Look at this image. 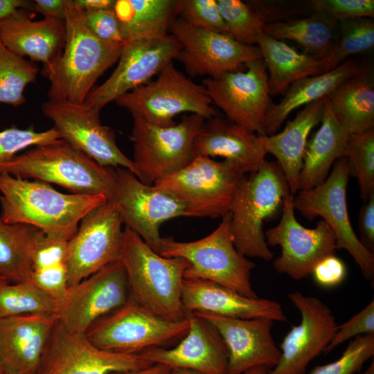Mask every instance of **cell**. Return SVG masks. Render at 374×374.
Returning a JSON list of instances; mask_svg holds the SVG:
<instances>
[{"instance_id":"cell-50","label":"cell","mask_w":374,"mask_h":374,"mask_svg":"<svg viewBox=\"0 0 374 374\" xmlns=\"http://www.w3.org/2000/svg\"><path fill=\"white\" fill-rule=\"evenodd\" d=\"M359 240L371 253L374 251V194L364 202L358 217Z\"/></svg>"},{"instance_id":"cell-58","label":"cell","mask_w":374,"mask_h":374,"mask_svg":"<svg viewBox=\"0 0 374 374\" xmlns=\"http://www.w3.org/2000/svg\"><path fill=\"white\" fill-rule=\"evenodd\" d=\"M5 282H9V281H8L7 280L0 277V283H5Z\"/></svg>"},{"instance_id":"cell-17","label":"cell","mask_w":374,"mask_h":374,"mask_svg":"<svg viewBox=\"0 0 374 374\" xmlns=\"http://www.w3.org/2000/svg\"><path fill=\"white\" fill-rule=\"evenodd\" d=\"M123 224L118 210L109 201L93 208L82 218L76 233L69 241V287L120 260Z\"/></svg>"},{"instance_id":"cell-21","label":"cell","mask_w":374,"mask_h":374,"mask_svg":"<svg viewBox=\"0 0 374 374\" xmlns=\"http://www.w3.org/2000/svg\"><path fill=\"white\" fill-rule=\"evenodd\" d=\"M288 298L300 312L301 320L284 337L280 360L268 374H305L308 364L324 351L337 330L331 309L319 298L299 291L289 294Z\"/></svg>"},{"instance_id":"cell-22","label":"cell","mask_w":374,"mask_h":374,"mask_svg":"<svg viewBox=\"0 0 374 374\" xmlns=\"http://www.w3.org/2000/svg\"><path fill=\"white\" fill-rule=\"evenodd\" d=\"M209 321L220 332L229 353L228 374H242L260 366L273 368L281 351L274 340L270 319H238L193 312Z\"/></svg>"},{"instance_id":"cell-54","label":"cell","mask_w":374,"mask_h":374,"mask_svg":"<svg viewBox=\"0 0 374 374\" xmlns=\"http://www.w3.org/2000/svg\"><path fill=\"white\" fill-rule=\"evenodd\" d=\"M171 368V367L164 364H153L148 367L137 371L116 372L110 374H169Z\"/></svg>"},{"instance_id":"cell-52","label":"cell","mask_w":374,"mask_h":374,"mask_svg":"<svg viewBox=\"0 0 374 374\" xmlns=\"http://www.w3.org/2000/svg\"><path fill=\"white\" fill-rule=\"evenodd\" d=\"M33 10V1L26 0H0V21L13 17L21 10Z\"/></svg>"},{"instance_id":"cell-7","label":"cell","mask_w":374,"mask_h":374,"mask_svg":"<svg viewBox=\"0 0 374 374\" xmlns=\"http://www.w3.org/2000/svg\"><path fill=\"white\" fill-rule=\"evenodd\" d=\"M154 81L148 82L118 97L116 104L133 116L159 126L175 124L181 113L205 119L217 116L205 87L193 82L174 65L168 63Z\"/></svg>"},{"instance_id":"cell-29","label":"cell","mask_w":374,"mask_h":374,"mask_svg":"<svg viewBox=\"0 0 374 374\" xmlns=\"http://www.w3.org/2000/svg\"><path fill=\"white\" fill-rule=\"evenodd\" d=\"M366 73L356 60H347L326 73L295 81L280 102L269 107L264 121V136L276 134L294 109L326 97L343 82Z\"/></svg>"},{"instance_id":"cell-55","label":"cell","mask_w":374,"mask_h":374,"mask_svg":"<svg viewBox=\"0 0 374 374\" xmlns=\"http://www.w3.org/2000/svg\"><path fill=\"white\" fill-rule=\"evenodd\" d=\"M269 370L270 368L266 366H260L251 368L242 374H268Z\"/></svg>"},{"instance_id":"cell-40","label":"cell","mask_w":374,"mask_h":374,"mask_svg":"<svg viewBox=\"0 0 374 374\" xmlns=\"http://www.w3.org/2000/svg\"><path fill=\"white\" fill-rule=\"evenodd\" d=\"M345 157L350 175L358 182L366 202L374 194V129L348 136Z\"/></svg>"},{"instance_id":"cell-12","label":"cell","mask_w":374,"mask_h":374,"mask_svg":"<svg viewBox=\"0 0 374 374\" xmlns=\"http://www.w3.org/2000/svg\"><path fill=\"white\" fill-rule=\"evenodd\" d=\"M107 201L115 206L125 227L157 253L161 224L175 217H189L186 206L173 196L120 167L114 168V185Z\"/></svg>"},{"instance_id":"cell-20","label":"cell","mask_w":374,"mask_h":374,"mask_svg":"<svg viewBox=\"0 0 374 374\" xmlns=\"http://www.w3.org/2000/svg\"><path fill=\"white\" fill-rule=\"evenodd\" d=\"M129 298L127 276L119 260L69 287L57 320L68 330L85 333L93 322L123 305Z\"/></svg>"},{"instance_id":"cell-15","label":"cell","mask_w":374,"mask_h":374,"mask_svg":"<svg viewBox=\"0 0 374 374\" xmlns=\"http://www.w3.org/2000/svg\"><path fill=\"white\" fill-rule=\"evenodd\" d=\"M293 195L285 198L279 223L265 232L267 245H278L280 256L274 262L276 272L300 280L311 274L314 267L323 258L334 255L336 238L330 226L323 220L316 227L305 228L294 215Z\"/></svg>"},{"instance_id":"cell-9","label":"cell","mask_w":374,"mask_h":374,"mask_svg":"<svg viewBox=\"0 0 374 374\" xmlns=\"http://www.w3.org/2000/svg\"><path fill=\"white\" fill-rule=\"evenodd\" d=\"M188 329V315L181 321L166 320L129 299L93 322L85 335L93 345L103 350L139 353L180 341Z\"/></svg>"},{"instance_id":"cell-19","label":"cell","mask_w":374,"mask_h":374,"mask_svg":"<svg viewBox=\"0 0 374 374\" xmlns=\"http://www.w3.org/2000/svg\"><path fill=\"white\" fill-rule=\"evenodd\" d=\"M169 30L181 45L175 60L193 77H217L262 58L258 46L241 44L226 34L193 27L180 17L175 19Z\"/></svg>"},{"instance_id":"cell-36","label":"cell","mask_w":374,"mask_h":374,"mask_svg":"<svg viewBox=\"0 0 374 374\" xmlns=\"http://www.w3.org/2000/svg\"><path fill=\"white\" fill-rule=\"evenodd\" d=\"M217 2L226 35L243 44L254 46L265 26L271 20L279 19L276 8L262 1L217 0Z\"/></svg>"},{"instance_id":"cell-28","label":"cell","mask_w":374,"mask_h":374,"mask_svg":"<svg viewBox=\"0 0 374 374\" xmlns=\"http://www.w3.org/2000/svg\"><path fill=\"white\" fill-rule=\"evenodd\" d=\"M326 99L327 96L306 105L282 132L263 136L266 153L276 159L293 195L299 192L308 136L321 121Z\"/></svg>"},{"instance_id":"cell-38","label":"cell","mask_w":374,"mask_h":374,"mask_svg":"<svg viewBox=\"0 0 374 374\" xmlns=\"http://www.w3.org/2000/svg\"><path fill=\"white\" fill-rule=\"evenodd\" d=\"M37 73V66L10 51L0 39V103L14 107L24 104V90Z\"/></svg>"},{"instance_id":"cell-30","label":"cell","mask_w":374,"mask_h":374,"mask_svg":"<svg viewBox=\"0 0 374 374\" xmlns=\"http://www.w3.org/2000/svg\"><path fill=\"white\" fill-rule=\"evenodd\" d=\"M348 134L337 121L326 100L321 125L308 141L299 176V190L322 184L335 162L345 157Z\"/></svg>"},{"instance_id":"cell-45","label":"cell","mask_w":374,"mask_h":374,"mask_svg":"<svg viewBox=\"0 0 374 374\" xmlns=\"http://www.w3.org/2000/svg\"><path fill=\"white\" fill-rule=\"evenodd\" d=\"M30 281L60 305L66 299L68 286V269L66 263L33 271Z\"/></svg>"},{"instance_id":"cell-8","label":"cell","mask_w":374,"mask_h":374,"mask_svg":"<svg viewBox=\"0 0 374 374\" xmlns=\"http://www.w3.org/2000/svg\"><path fill=\"white\" fill-rule=\"evenodd\" d=\"M245 175L230 161L196 156L186 166L153 185L181 202L189 217L217 218L229 213L237 186Z\"/></svg>"},{"instance_id":"cell-41","label":"cell","mask_w":374,"mask_h":374,"mask_svg":"<svg viewBox=\"0 0 374 374\" xmlns=\"http://www.w3.org/2000/svg\"><path fill=\"white\" fill-rule=\"evenodd\" d=\"M374 355V333L354 338L341 357L329 364L314 367L308 374H355Z\"/></svg>"},{"instance_id":"cell-10","label":"cell","mask_w":374,"mask_h":374,"mask_svg":"<svg viewBox=\"0 0 374 374\" xmlns=\"http://www.w3.org/2000/svg\"><path fill=\"white\" fill-rule=\"evenodd\" d=\"M134 161L142 182L153 185L186 166L195 157L193 143L205 118L184 115L179 123L159 126L133 116Z\"/></svg>"},{"instance_id":"cell-18","label":"cell","mask_w":374,"mask_h":374,"mask_svg":"<svg viewBox=\"0 0 374 374\" xmlns=\"http://www.w3.org/2000/svg\"><path fill=\"white\" fill-rule=\"evenodd\" d=\"M180 49L179 42L171 34L125 42L116 68L105 82L91 91L83 105L100 112L120 96L148 82L176 58Z\"/></svg>"},{"instance_id":"cell-59","label":"cell","mask_w":374,"mask_h":374,"mask_svg":"<svg viewBox=\"0 0 374 374\" xmlns=\"http://www.w3.org/2000/svg\"><path fill=\"white\" fill-rule=\"evenodd\" d=\"M0 374H3L1 364H0Z\"/></svg>"},{"instance_id":"cell-48","label":"cell","mask_w":374,"mask_h":374,"mask_svg":"<svg viewBox=\"0 0 374 374\" xmlns=\"http://www.w3.org/2000/svg\"><path fill=\"white\" fill-rule=\"evenodd\" d=\"M81 12L85 26L98 38L107 42H124L113 9Z\"/></svg>"},{"instance_id":"cell-2","label":"cell","mask_w":374,"mask_h":374,"mask_svg":"<svg viewBox=\"0 0 374 374\" xmlns=\"http://www.w3.org/2000/svg\"><path fill=\"white\" fill-rule=\"evenodd\" d=\"M120 260L127 276L129 299L166 320L187 318L181 303L186 260L161 256L125 227Z\"/></svg>"},{"instance_id":"cell-1","label":"cell","mask_w":374,"mask_h":374,"mask_svg":"<svg viewBox=\"0 0 374 374\" xmlns=\"http://www.w3.org/2000/svg\"><path fill=\"white\" fill-rule=\"evenodd\" d=\"M107 201L104 195L63 193L45 182L0 174V220L61 240L69 241L82 218Z\"/></svg>"},{"instance_id":"cell-3","label":"cell","mask_w":374,"mask_h":374,"mask_svg":"<svg viewBox=\"0 0 374 374\" xmlns=\"http://www.w3.org/2000/svg\"><path fill=\"white\" fill-rule=\"evenodd\" d=\"M64 24V49L48 78V100L82 104L99 77L118 60L124 42H107L95 36L73 0H66Z\"/></svg>"},{"instance_id":"cell-5","label":"cell","mask_w":374,"mask_h":374,"mask_svg":"<svg viewBox=\"0 0 374 374\" xmlns=\"http://www.w3.org/2000/svg\"><path fill=\"white\" fill-rule=\"evenodd\" d=\"M291 194L277 162L265 160L257 170L241 179L229 211L234 244L238 251L246 257L266 261L273 259L263 224L277 213Z\"/></svg>"},{"instance_id":"cell-27","label":"cell","mask_w":374,"mask_h":374,"mask_svg":"<svg viewBox=\"0 0 374 374\" xmlns=\"http://www.w3.org/2000/svg\"><path fill=\"white\" fill-rule=\"evenodd\" d=\"M263 136L217 115L205 120L195 139L193 154L223 157L249 174L266 160Z\"/></svg>"},{"instance_id":"cell-47","label":"cell","mask_w":374,"mask_h":374,"mask_svg":"<svg viewBox=\"0 0 374 374\" xmlns=\"http://www.w3.org/2000/svg\"><path fill=\"white\" fill-rule=\"evenodd\" d=\"M69 241L48 236L41 231L32 254L33 270L66 263Z\"/></svg>"},{"instance_id":"cell-4","label":"cell","mask_w":374,"mask_h":374,"mask_svg":"<svg viewBox=\"0 0 374 374\" xmlns=\"http://www.w3.org/2000/svg\"><path fill=\"white\" fill-rule=\"evenodd\" d=\"M0 174L54 184L73 194L104 195L107 199L114 185V168L100 166L62 139L30 148L0 163Z\"/></svg>"},{"instance_id":"cell-6","label":"cell","mask_w":374,"mask_h":374,"mask_svg":"<svg viewBox=\"0 0 374 374\" xmlns=\"http://www.w3.org/2000/svg\"><path fill=\"white\" fill-rule=\"evenodd\" d=\"M166 258H180L188 262L184 278L212 281L249 298H257L251 272L256 265L235 248L231 215L222 217L219 226L207 236L191 242L161 238L157 252Z\"/></svg>"},{"instance_id":"cell-34","label":"cell","mask_w":374,"mask_h":374,"mask_svg":"<svg viewBox=\"0 0 374 374\" xmlns=\"http://www.w3.org/2000/svg\"><path fill=\"white\" fill-rule=\"evenodd\" d=\"M338 22L315 15L301 19L267 24L263 32L276 39H289L300 45L315 58L328 60L337 35Z\"/></svg>"},{"instance_id":"cell-13","label":"cell","mask_w":374,"mask_h":374,"mask_svg":"<svg viewBox=\"0 0 374 374\" xmlns=\"http://www.w3.org/2000/svg\"><path fill=\"white\" fill-rule=\"evenodd\" d=\"M244 70H235L203 80L202 85L213 106L226 118L264 136V121L271 105L268 74L262 58L248 62Z\"/></svg>"},{"instance_id":"cell-42","label":"cell","mask_w":374,"mask_h":374,"mask_svg":"<svg viewBox=\"0 0 374 374\" xmlns=\"http://www.w3.org/2000/svg\"><path fill=\"white\" fill-rule=\"evenodd\" d=\"M60 140V136L53 127L43 132L14 126L3 130L0 131V163L8 161L26 148L48 145Z\"/></svg>"},{"instance_id":"cell-43","label":"cell","mask_w":374,"mask_h":374,"mask_svg":"<svg viewBox=\"0 0 374 374\" xmlns=\"http://www.w3.org/2000/svg\"><path fill=\"white\" fill-rule=\"evenodd\" d=\"M178 17L193 27L226 35L217 0H179Z\"/></svg>"},{"instance_id":"cell-31","label":"cell","mask_w":374,"mask_h":374,"mask_svg":"<svg viewBox=\"0 0 374 374\" xmlns=\"http://www.w3.org/2000/svg\"><path fill=\"white\" fill-rule=\"evenodd\" d=\"M268 74L271 96L286 91L295 81L328 71L326 60L301 53L264 32L256 39Z\"/></svg>"},{"instance_id":"cell-35","label":"cell","mask_w":374,"mask_h":374,"mask_svg":"<svg viewBox=\"0 0 374 374\" xmlns=\"http://www.w3.org/2000/svg\"><path fill=\"white\" fill-rule=\"evenodd\" d=\"M41 231L30 225L0 220V277L13 283L30 280L32 254Z\"/></svg>"},{"instance_id":"cell-25","label":"cell","mask_w":374,"mask_h":374,"mask_svg":"<svg viewBox=\"0 0 374 374\" xmlns=\"http://www.w3.org/2000/svg\"><path fill=\"white\" fill-rule=\"evenodd\" d=\"M181 303L187 314L203 312L230 318H265L287 321L279 302L264 298H249L206 280L184 278Z\"/></svg>"},{"instance_id":"cell-33","label":"cell","mask_w":374,"mask_h":374,"mask_svg":"<svg viewBox=\"0 0 374 374\" xmlns=\"http://www.w3.org/2000/svg\"><path fill=\"white\" fill-rule=\"evenodd\" d=\"M327 98L333 115L348 135L374 129V87L368 73L343 82Z\"/></svg>"},{"instance_id":"cell-37","label":"cell","mask_w":374,"mask_h":374,"mask_svg":"<svg viewBox=\"0 0 374 374\" xmlns=\"http://www.w3.org/2000/svg\"><path fill=\"white\" fill-rule=\"evenodd\" d=\"M60 304L30 280L0 283V319L28 314H57Z\"/></svg>"},{"instance_id":"cell-57","label":"cell","mask_w":374,"mask_h":374,"mask_svg":"<svg viewBox=\"0 0 374 374\" xmlns=\"http://www.w3.org/2000/svg\"><path fill=\"white\" fill-rule=\"evenodd\" d=\"M363 374H374V361L373 360L370 366Z\"/></svg>"},{"instance_id":"cell-26","label":"cell","mask_w":374,"mask_h":374,"mask_svg":"<svg viewBox=\"0 0 374 374\" xmlns=\"http://www.w3.org/2000/svg\"><path fill=\"white\" fill-rule=\"evenodd\" d=\"M0 39L15 54L42 62L43 74L48 78L65 44L64 21L48 17L33 21L21 10L0 21Z\"/></svg>"},{"instance_id":"cell-24","label":"cell","mask_w":374,"mask_h":374,"mask_svg":"<svg viewBox=\"0 0 374 374\" xmlns=\"http://www.w3.org/2000/svg\"><path fill=\"white\" fill-rule=\"evenodd\" d=\"M56 314H28L0 319V364L3 374H36Z\"/></svg>"},{"instance_id":"cell-23","label":"cell","mask_w":374,"mask_h":374,"mask_svg":"<svg viewBox=\"0 0 374 374\" xmlns=\"http://www.w3.org/2000/svg\"><path fill=\"white\" fill-rule=\"evenodd\" d=\"M188 315L187 334L174 348L156 347L139 354L152 364L182 368L204 374H228L229 353L217 330L206 319Z\"/></svg>"},{"instance_id":"cell-56","label":"cell","mask_w":374,"mask_h":374,"mask_svg":"<svg viewBox=\"0 0 374 374\" xmlns=\"http://www.w3.org/2000/svg\"><path fill=\"white\" fill-rule=\"evenodd\" d=\"M169 374H204L199 371L182 368H172Z\"/></svg>"},{"instance_id":"cell-39","label":"cell","mask_w":374,"mask_h":374,"mask_svg":"<svg viewBox=\"0 0 374 374\" xmlns=\"http://www.w3.org/2000/svg\"><path fill=\"white\" fill-rule=\"evenodd\" d=\"M374 46L373 18H356L338 22L337 35L327 62L330 71L347 59Z\"/></svg>"},{"instance_id":"cell-14","label":"cell","mask_w":374,"mask_h":374,"mask_svg":"<svg viewBox=\"0 0 374 374\" xmlns=\"http://www.w3.org/2000/svg\"><path fill=\"white\" fill-rule=\"evenodd\" d=\"M152 364L139 353L99 348L85 333L68 330L57 320L36 374H110L137 371Z\"/></svg>"},{"instance_id":"cell-49","label":"cell","mask_w":374,"mask_h":374,"mask_svg":"<svg viewBox=\"0 0 374 374\" xmlns=\"http://www.w3.org/2000/svg\"><path fill=\"white\" fill-rule=\"evenodd\" d=\"M311 274L319 285L331 287L338 285L344 280L346 267L340 258L335 254L330 255L316 264Z\"/></svg>"},{"instance_id":"cell-51","label":"cell","mask_w":374,"mask_h":374,"mask_svg":"<svg viewBox=\"0 0 374 374\" xmlns=\"http://www.w3.org/2000/svg\"><path fill=\"white\" fill-rule=\"evenodd\" d=\"M33 10L44 17L64 21L66 0H35Z\"/></svg>"},{"instance_id":"cell-53","label":"cell","mask_w":374,"mask_h":374,"mask_svg":"<svg viewBox=\"0 0 374 374\" xmlns=\"http://www.w3.org/2000/svg\"><path fill=\"white\" fill-rule=\"evenodd\" d=\"M75 6L81 11L113 9L114 0H73Z\"/></svg>"},{"instance_id":"cell-11","label":"cell","mask_w":374,"mask_h":374,"mask_svg":"<svg viewBox=\"0 0 374 374\" xmlns=\"http://www.w3.org/2000/svg\"><path fill=\"white\" fill-rule=\"evenodd\" d=\"M349 177L347 159H337L322 184L309 190H299L294 197V210L308 220L321 217L334 231L337 248L346 249L359 266L364 278L373 283L374 254L355 233L347 209Z\"/></svg>"},{"instance_id":"cell-32","label":"cell","mask_w":374,"mask_h":374,"mask_svg":"<svg viewBox=\"0 0 374 374\" xmlns=\"http://www.w3.org/2000/svg\"><path fill=\"white\" fill-rule=\"evenodd\" d=\"M179 0H115L113 10L123 42L168 34L178 17Z\"/></svg>"},{"instance_id":"cell-46","label":"cell","mask_w":374,"mask_h":374,"mask_svg":"<svg viewBox=\"0 0 374 374\" xmlns=\"http://www.w3.org/2000/svg\"><path fill=\"white\" fill-rule=\"evenodd\" d=\"M374 333V300L367 306L337 327L332 339L323 353H329L346 341L359 335Z\"/></svg>"},{"instance_id":"cell-16","label":"cell","mask_w":374,"mask_h":374,"mask_svg":"<svg viewBox=\"0 0 374 374\" xmlns=\"http://www.w3.org/2000/svg\"><path fill=\"white\" fill-rule=\"evenodd\" d=\"M42 111L53 123L61 139L100 166L127 169L139 179L134 161L117 145L114 130L101 124L100 112L83 103L50 100L42 105Z\"/></svg>"},{"instance_id":"cell-44","label":"cell","mask_w":374,"mask_h":374,"mask_svg":"<svg viewBox=\"0 0 374 374\" xmlns=\"http://www.w3.org/2000/svg\"><path fill=\"white\" fill-rule=\"evenodd\" d=\"M315 13L337 22L356 18H373V0H314Z\"/></svg>"}]
</instances>
